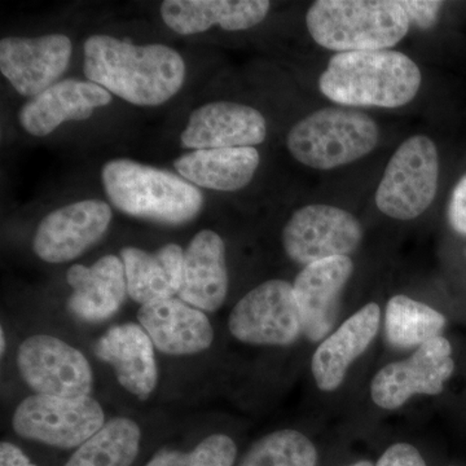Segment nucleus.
I'll list each match as a JSON object with an SVG mask.
<instances>
[{
  "label": "nucleus",
  "mask_w": 466,
  "mask_h": 466,
  "mask_svg": "<svg viewBox=\"0 0 466 466\" xmlns=\"http://www.w3.org/2000/svg\"><path fill=\"white\" fill-rule=\"evenodd\" d=\"M444 325L446 317L443 314L403 294L392 297L388 302L385 334L394 348H420L440 337Z\"/></svg>",
  "instance_id": "obj_26"
},
{
  "label": "nucleus",
  "mask_w": 466,
  "mask_h": 466,
  "mask_svg": "<svg viewBox=\"0 0 466 466\" xmlns=\"http://www.w3.org/2000/svg\"><path fill=\"white\" fill-rule=\"evenodd\" d=\"M0 342H2V354H5V330L2 329V336H0Z\"/></svg>",
  "instance_id": "obj_33"
},
{
  "label": "nucleus",
  "mask_w": 466,
  "mask_h": 466,
  "mask_svg": "<svg viewBox=\"0 0 466 466\" xmlns=\"http://www.w3.org/2000/svg\"><path fill=\"white\" fill-rule=\"evenodd\" d=\"M101 180L110 202L122 213L162 225H184L204 207L200 189L188 180L133 159L106 162Z\"/></svg>",
  "instance_id": "obj_3"
},
{
  "label": "nucleus",
  "mask_w": 466,
  "mask_h": 466,
  "mask_svg": "<svg viewBox=\"0 0 466 466\" xmlns=\"http://www.w3.org/2000/svg\"><path fill=\"white\" fill-rule=\"evenodd\" d=\"M306 25L319 46L345 54L389 50L407 35L410 23L394 0H319Z\"/></svg>",
  "instance_id": "obj_4"
},
{
  "label": "nucleus",
  "mask_w": 466,
  "mask_h": 466,
  "mask_svg": "<svg viewBox=\"0 0 466 466\" xmlns=\"http://www.w3.org/2000/svg\"><path fill=\"white\" fill-rule=\"evenodd\" d=\"M17 367L35 394L61 398L88 397L92 389L90 363L78 349L56 337L38 334L21 343Z\"/></svg>",
  "instance_id": "obj_10"
},
{
  "label": "nucleus",
  "mask_w": 466,
  "mask_h": 466,
  "mask_svg": "<svg viewBox=\"0 0 466 466\" xmlns=\"http://www.w3.org/2000/svg\"><path fill=\"white\" fill-rule=\"evenodd\" d=\"M256 148L200 149L175 159L174 167L193 186L233 192L251 182L259 167Z\"/></svg>",
  "instance_id": "obj_24"
},
{
  "label": "nucleus",
  "mask_w": 466,
  "mask_h": 466,
  "mask_svg": "<svg viewBox=\"0 0 466 466\" xmlns=\"http://www.w3.org/2000/svg\"><path fill=\"white\" fill-rule=\"evenodd\" d=\"M350 466H375V465H373L372 462L366 461V460H364V461H359V462H357V464L350 465Z\"/></svg>",
  "instance_id": "obj_34"
},
{
  "label": "nucleus",
  "mask_w": 466,
  "mask_h": 466,
  "mask_svg": "<svg viewBox=\"0 0 466 466\" xmlns=\"http://www.w3.org/2000/svg\"><path fill=\"white\" fill-rule=\"evenodd\" d=\"M453 370L451 343L440 336L420 346L407 360L383 367L373 379L370 395L377 406L395 410L413 395L440 394Z\"/></svg>",
  "instance_id": "obj_11"
},
{
  "label": "nucleus",
  "mask_w": 466,
  "mask_h": 466,
  "mask_svg": "<svg viewBox=\"0 0 466 466\" xmlns=\"http://www.w3.org/2000/svg\"><path fill=\"white\" fill-rule=\"evenodd\" d=\"M269 7L267 0H165L161 17L180 35L204 33L214 25L238 32L262 23Z\"/></svg>",
  "instance_id": "obj_21"
},
{
  "label": "nucleus",
  "mask_w": 466,
  "mask_h": 466,
  "mask_svg": "<svg viewBox=\"0 0 466 466\" xmlns=\"http://www.w3.org/2000/svg\"><path fill=\"white\" fill-rule=\"evenodd\" d=\"M137 319L153 345L168 355H192L210 348L214 330L207 315L182 299L156 300Z\"/></svg>",
  "instance_id": "obj_17"
},
{
  "label": "nucleus",
  "mask_w": 466,
  "mask_h": 466,
  "mask_svg": "<svg viewBox=\"0 0 466 466\" xmlns=\"http://www.w3.org/2000/svg\"><path fill=\"white\" fill-rule=\"evenodd\" d=\"M0 466H36L34 465L25 453L15 444L3 441L0 446Z\"/></svg>",
  "instance_id": "obj_32"
},
{
  "label": "nucleus",
  "mask_w": 466,
  "mask_h": 466,
  "mask_svg": "<svg viewBox=\"0 0 466 466\" xmlns=\"http://www.w3.org/2000/svg\"><path fill=\"white\" fill-rule=\"evenodd\" d=\"M238 449L225 434H214L201 441L191 452L159 450L147 466H232Z\"/></svg>",
  "instance_id": "obj_28"
},
{
  "label": "nucleus",
  "mask_w": 466,
  "mask_h": 466,
  "mask_svg": "<svg viewBox=\"0 0 466 466\" xmlns=\"http://www.w3.org/2000/svg\"><path fill=\"white\" fill-rule=\"evenodd\" d=\"M420 86L415 61L392 50L334 55L319 79L324 96L343 106L400 108L415 99Z\"/></svg>",
  "instance_id": "obj_2"
},
{
  "label": "nucleus",
  "mask_w": 466,
  "mask_h": 466,
  "mask_svg": "<svg viewBox=\"0 0 466 466\" xmlns=\"http://www.w3.org/2000/svg\"><path fill=\"white\" fill-rule=\"evenodd\" d=\"M400 5L406 11L410 23L421 29H431L437 24L443 3L434 0H401Z\"/></svg>",
  "instance_id": "obj_29"
},
{
  "label": "nucleus",
  "mask_w": 466,
  "mask_h": 466,
  "mask_svg": "<svg viewBox=\"0 0 466 466\" xmlns=\"http://www.w3.org/2000/svg\"><path fill=\"white\" fill-rule=\"evenodd\" d=\"M379 305L368 303L325 339L312 358V375L319 389L334 391L345 380L355 359L360 357L379 333Z\"/></svg>",
  "instance_id": "obj_22"
},
{
  "label": "nucleus",
  "mask_w": 466,
  "mask_h": 466,
  "mask_svg": "<svg viewBox=\"0 0 466 466\" xmlns=\"http://www.w3.org/2000/svg\"><path fill=\"white\" fill-rule=\"evenodd\" d=\"M104 425L103 408L90 395H32L18 404L12 419L14 431L21 438L64 450L82 446Z\"/></svg>",
  "instance_id": "obj_7"
},
{
  "label": "nucleus",
  "mask_w": 466,
  "mask_h": 466,
  "mask_svg": "<svg viewBox=\"0 0 466 466\" xmlns=\"http://www.w3.org/2000/svg\"><path fill=\"white\" fill-rule=\"evenodd\" d=\"M66 281L73 289L67 309L90 323L112 318L128 294L124 262L116 256L103 257L90 267H70Z\"/></svg>",
  "instance_id": "obj_20"
},
{
  "label": "nucleus",
  "mask_w": 466,
  "mask_h": 466,
  "mask_svg": "<svg viewBox=\"0 0 466 466\" xmlns=\"http://www.w3.org/2000/svg\"><path fill=\"white\" fill-rule=\"evenodd\" d=\"M266 137V119L259 110L232 101H213L192 112L180 144L193 150L254 148Z\"/></svg>",
  "instance_id": "obj_14"
},
{
  "label": "nucleus",
  "mask_w": 466,
  "mask_h": 466,
  "mask_svg": "<svg viewBox=\"0 0 466 466\" xmlns=\"http://www.w3.org/2000/svg\"><path fill=\"white\" fill-rule=\"evenodd\" d=\"M228 291L226 247L217 232H198L184 250L179 299L201 311L214 312Z\"/></svg>",
  "instance_id": "obj_19"
},
{
  "label": "nucleus",
  "mask_w": 466,
  "mask_h": 466,
  "mask_svg": "<svg viewBox=\"0 0 466 466\" xmlns=\"http://www.w3.org/2000/svg\"><path fill=\"white\" fill-rule=\"evenodd\" d=\"M72 51V41L66 34L7 36L0 42V70L18 94L35 97L60 82Z\"/></svg>",
  "instance_id": "obj_12"
},
{
  "label": "nucleus",
  "mask_w": 466,
  "mask_h": 466,
  "mask_svg": "<svg viewBox=\"0 0 466 466\" xmlns=\"http://www.w3.org/2000/svg\"><path fill=\"white\" fill-rule=\"evenodd\" d=\"M312 441L297 431H279L257 441L241 466H317Z\"/></svg>",
  "instance_id": "obj_27"
},
{
  "label": "nucleus",
  "mask_w": 466,
  "mask_h": 466,
  "mask_svg": "<svg viewBox=\"0 0 466 466\" xmlns=\"http://www.w3.org/2000/svg\"><path fill=\"white\" fill-rule=\"evenodd\" d=\"M379 137L376 122L366 113L330 106L294 125L288 134L287 147L299 164L332 170L370 155Z\"/></svg>",
  "instance_id": "obj_5"
},
{
  "label": "nucleus",
  "mask_w": 466,
  "mask_h": 466,
  "mask_svg": "<svg viewBox=\"0 0 466 466\" xmlns=\"http://www.w3.org/2000/svg\"><path fill=\"white\" fill-rule=\"evenodd\" d=\"M139 426L130 419L106 422L64 466H131L139 452Z\"/></svg>",
  "instance_id": "obj_25"
},
{
  "label": "nucleus",
  "mask_w": 466,
  "mask_h": 466,
  "mask_svg": "<svg viewBox=\"0 0 466 466\" xmlns=\"http://www.w3.org/2000/svg\"><path fill=\"white\" fill-rule=\"evenodd\" d=\"M363 238L357 218L343 208L312 204L294 211L283 229L285 253L299 265L349 257Z\"/></svg>",
  "instance_id": "obj_8"
},
{
  "label": "nucleus",
  "mask_w": 466,
  "mask_h": 466,
  "mask_svg": "<svg viewBox=\"0 0 466 466\" xmlns=\"http://www.w3.org/2000/svg\"><path fill=\"white\" fill-rule=\"evenodd\" d=\"M229 332L251 345L288 346L303 333L293 285L269 280L254 288L233 308Z\"/></svg>",
  "instance_id": "obj_9"
},
{
  "label": "nucleus",
  "mask_w": 466,
  "mask_h": 466,
  "mask_svg": "<svg viewBox=\"0 0 466 466\" xmlns=\"http://www.w3.org/2000/svg\"><path fill=\"white\" fill-rule=\"evenodd\" d=\"M112 103L106 88L90 81L64 79L27 101L18 119L33 137H47L67 121H85L95 110Z\"/></svg>",
  "instance_id": "obj_16"
},
{
  "label": "nucleus",
  "mask_w": 466,
  "mask_h": 466,
  "mask_svg": "<svg viewBox=\"0 0 466 466\" xmlns=\"http://www.w3.org/2000/svg\"><path fill=\"white\" fill-rule=\"evenodd\" d=\"M440 180V156L433 140L410 137L395 150L379 188L376 205L385 216L412 220L433 204Z\"/></svg>",
  "instance_id": "obj_6"
},
{
  "label": "nucleus",
  "mask_w": 466,
  "mask_h": 466,
  "mask_svg": "<svg viewBox=\"0 0 466 466\" xmlns=\"http://www.w3.org/2000/svg\"><path fill=\"white\" fill-rule=\"evenodd\" d=\"M375 466H426L421 453L408 443H397L386 450Z\"/></svg>",
  "instance_id": "obj_30"
},
{
  "label": "nucleus",
  "mask_w": 466,
  "mask_h": 466,
  "mask_svg": "<svg viewBox=\"0 0 466 466\" xmlns=\"http://www.w3.org/2000/svg\"><path fill=\"white\" fill-rule=\"evenodd\" d=\"M449 222L460 235L466 236V175L460 179L451 195Z\"/></svg>",
  "instance_id": "obj_31"
},
{
  "label": "nucleus",
  "mask_w": 466,
  "mask_h": 466,
  "mask_svg": "<svg viewBox=\"0 0 466 466\" xmlns=\"http://www.w3.org/2000/svg\"><path fill=\"white\" fill-rule=\"evenodd\" d=\"M110 222L112 210L104 201L84 200L57 208L39 223L34 253L47 263L70 262L96 244Z\"/></svg>",
  "instance_id": "obj_13"
},
{
  "label": "nucleus",
  "mask_w": 466,
  "mask_h": 466,
  "mask_svg": "<svg viewBox=\"0 0 466 466\" xmlns=\"http://www.w3.org/2000/svg\"><path fill=\"white\" fill-rule=\"evenodd\" d=\"M121 258L127 293L135 302L148 305L179 293L184 258L179 245L167 244L153 253L127 247L121 250Z\"/></svg>",
  "instance_id": "obj_23"
},
{
  "label": "nucleus",
  "mask_w": 466,
  "mask_h": 466,
  "mask_svg": "<svg viewBox=\"0 0 466 466\" xmlns=\"http://www.w3.org/2000/svg\"><path fill=\"white\" fill-rule=\"evenodd\" d=\"M354 272L350 257H334L306 266L294 280L303 333L309 341L324 339L336 324L343 288Z\"/></svg>",
  "instance_id": "obj_15"
},
{
  "label": "nucleus",
  "mask_w": 466,
  "mask_h": 466,
  "mask_svg": "<svg viewBox=\"0 0 466 466\" xmlns=\"http://www.w3.org/2000/svg\"><path fill=\"white\" fill-rule=\"evenodd\" d=\"M153 346L142 325L126 323L110 328L95 346V354L115 370L126 390L147 400L158 380Z\"/></svg>",
  "instance_id": "obj_18"
},
{
  "label": "nucleus",
  "mask_w": 466,
  "mask_h": 466,
  "mask_svg": "<svg viewBox=\"0 0 466 466\" xmlns=\"http://www.w3.org/2000/svg\"><path fill=\"white\" fill-rule=\"evenodd\" d=\"M84 70L92 84L139 106L167 103L186 78V64L174 48L137 46L103 34L86 39Z\"/></svg>",
  "instance_id": "obj_1"
}]
</instances>
